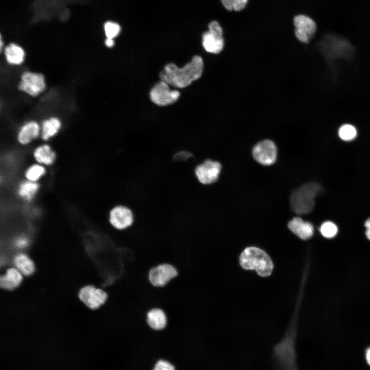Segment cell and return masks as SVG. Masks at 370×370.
<instances>
[{"mask_svg":"<svg viewBox=\"0 0 370 370\" xmlns=\"http://www.w3.org/2000/svg\"><path fill=\"white\" fill-rule=\"evenodd\" d=\"M203 69V62L202 58L195 55L189 62L181 68L173 63L166 64L159 76L161 81L169 85L182 88L198 80L201 76Z\"/></svg>","mask_w":370,"mask_h":370,"instance_id":"obj_1","label":"cell"},{"mask_svg":"<svg viewBox=\"0 0 370 370\" xmlns=\"http://www.w3.org/2000/svg\"><path fill=\"white\" fill-rule=\"evenodd\" d=\"M15 245L18 248H24L28 244V239L25 236H20L15 240Z\"/></svg>","mask_w":370,"mask_h":370,"instance_id":"obj_30","label":"cell"},{"mask_svg":"<svg viewBox=\"0 0 370 370\" xmlns=\"http://www.w3.org/2000/svg\"><path fill=\"white\" fill-rule=\"evenodd\" d=\"M321 234L326 238H332L338 232V228L335 224L327 221L323 223L320 229Z\"/></svg>","mask_w":370,"mask_h":370,"instance_id":"obj_24","label":"cell"},{"mask_svg":"<svg viewBox=\"0 0 370 370\" xmlns=\"http://www.w3.org/2000/svg\"><path fill=\"white\" fill-rule=\"evenodd\" d=\"M39 188V184L35 182L29 180L25 181L20 184L18 194L26 200H30L36 194Z\"/></svg>","mask_w":370,"mask_h":370,"instance_id":"obj_22","label":"cell"},{"mask_svg":"<svg viewBox=\"0 0 370 370\" xmlns=\"http://www.w3.org/2000/svg\"><path fill=\"white\" fill-rule=\"evenodd\" d=\"M134 216L131 209L127 206L118 205L113 208L109 213V221L116 229L123 230L132 226Z\"/></svg>","mask_w":370,"mask_h":370,"instance_id":"obj_10","label":"cell"},{"mask_svg":"<svg viewBox=\"0 0 370 370\" xmlns=\"http://www.w3.org/2000/svg\"><path fill=\"white\" fill-rule=\"evenodd\" d=\"M105 45L108 47H112L114 45V40L112 39L107 38L105 41Z\"/></svg>","mask_w":370,"mask_h":370,"instance_id":"obj_31","label":"cell"},{"mask_svg":"<svg viewBox=\"0 0 370 370\" xmlns=\"http://www.w3.org/2000/svg\"><path fill=\"white\" fill-rule=\"evenodd\" d=\"M177 268L173 264L162 263L152 267L149 271L147 279L152 286L160 288L167 286L178 275Z\"/></svg>","mask_w":370,"mask_h":370,"instance_id":"obj_5","label":"cell"},{"mask_svg":"<svg viewBox=\"0 0 370 370\" xmlns=\"http://www.w3.org/2000/svg\"><path fill=\"white\" fill-rule=\"evenodd\" d=\"M202 44L206 51L217 54L221 52L224 48V40L223 38H218L208 31L202 35Z\"/></svg>","mask_w":370,"mask_h":370,"instance_id":"obj_18","label":"cell"},{"mask_svg":"<svg viewBox=\"0 0 370 370\" xmlns=\"http://www.w3.org/2000/svg\"><path fill=\"white\" fill-rule=\"evenodd\" d=\"M294 316L283 339L275 346L273 355L275 370H297L294 348Z\"/></svg>","mask_w":370,"mask_h":370,"instance_id":"obj_3","label":"cell"},{"mask_svg":"<svg viewBox=\"0 0 370 370\" xmlns=\"http://www.w3.org/2000/svg\"><path fill=\"white\" fill-rule=\"evenodd\" d=\"M221 169V166L219 162L207 159L195 167L194 173L200 183L210 184L217 180Z\"/></svg>","mask_w":370,"mask_h":370,"instance_id":"obj_8","label":"cell"},{"mask_svg":"<svg viewBox=\"0 0 370 370\" xmlns=\"http://www.w3.org/2000/svg\"><path fill=\"white\" fill-rule=\"evenodd\" d=\"M145 319L148 326L155 330L163 329L168 321L166 313L160 307H153L150 309L146 313Z\"/></svg>","mask_w":370,"mask_h":370,"instance_id":"obj_13","label":"cell"},{"mask_svg":"<svg viewBox=\"0 0 370 370\" xmlns=\"http://www.w3.org/2000/svg\"><path fill=\"white\" fill-rule=\"evenodd\" d=\"M0 47H1V50L3 49V42L2 38V36H1V40H0Z\"/></svg>","mask_w":370,"mask_h":370,"instance_id":"obj_35","label":"cell"},{"mask_svg":"<svg viewBox=\"0 0 370 370\" xmlns=\"http://www.w3.org/2000/svg\"><path fill=\"white\" fill-rule=\"evenodd\" d=\"M45 173V168L41 165L35 164L30 166L25 172L28 180L35 182Z\"/></svg>","mask_w":370,"mask_h":370,"instance_id":"obj_23","label":"cell"},{"mask_svg":"<svg viewBox=\"0 0 370 370\" xmlns=\"http://www.w3.org/2000/svg\"><path fill=\"white\" fill-rule=\"evenodd\" d=\"M364 226L366 229L370 228V218L366 220L364 223Z\"/></svg>","mask_w":370,"mask_h":370,"instance_id":"obj_33","label":"cell"},{"mask_svg":"<svg viewBox=\"0 0 370 370\" xmlns=\"http://www.w3.org/2000/svg\"><path fill=\"white\" fill-rule=\"evenodd\" d=\"M321 190L317 183L309 182L294 190L290 196L292 210L299 215L306 214L314 207V199Z\"/></svg>","mask_w":370,"mask_h":370,"instance_id":"obj_4","label":"cell"},{"mask_svg":"<svg viewBox=\"0 0 370 370\" xmlns=\"http://www.w3.org/2000/svg\"><path fill=\"white\" fill-rule=\"evenodd\" d=\"M288 227L294 234L303 240L308 239L313 234V226L299 217H295L290 220Z\"/></svg>","mask_w":370,"mask_h":370,"instance_id":"obj_15","label":"cell"},{"mask_svg":"<svg viewBox=\"0 0 370 370\" xmlns=\"http://www.w3.org/2000/svg\"><path fill=\"white\" fill-rule=\"evenodd\" d=\"M33 156L39 163L50 165L53 163L55 155L49 145L43 144L34 150Z\"/></svg>","mask_w":370,"mask_h":370,"instance_id":"obj_20","label":"cell"},{"mask_svg":"<svg viewBox=\"0 0 370 370\" xmlns=\"http://www.w3.org/2000/svg\"><path fill=\"white\" fill-rule=\"evenodd\" d=\"M22 275L16 268H9L1 278V286L8 290L17 287L22 281Z\"/></svg>","mask_w":370,"mask_h":370,"instance_id":"obj_19","label":"cell"},{"mask_svg":"<svg viewBox=\"0 0 370 370\" xmlns=\"http://www.w3.org/2000/svg\"><path fill=\"white\" fill-rule=\"evenodd\" d=\"M79 296L80 300L91 309L98 308L106 302L107 298L105 291L90 285L82 288Z\"/></svg>","mask_w":370,"mask_h":370,"instance_id":"obj_12","label":"cell"},{"mask_svg":"<svg viewBox=\"0 0 370 370\" xmlns=\"http://www.w3.org/2000/svg\"><path fill=\"white\" fill-rule=\"evenodd\" d=\"M252 155L254 159L261 164L270 165L276 161L277 148L272 141L268 139L262 140L253 147Z\"/></svg>","mask_w":370,"mask_h":370,"instance_id":"obj_9","label":"cell"},{"mask_svg":"<svg viewBox=\"0 0 370 370\" xmlns=\"http://www.w3.org/2000/svg\"><path fill=\"white\" fill-rule=\"evenodd\" d=\"M240 267L246 270H255L262 277L270 276L274 264L270 255L262 249L255 246L245 248L239 256Z\"/></svg>","mask_w":370,"mask_h":370,"instance_id":"obj_2","label":"cell"},{"mask_svg":"<svg viewBox=\"0 0 370 370\" xmlns=\"http://www.w3.org/2000/svg\"><path fill=\"white\" fill-rule=\"evenodd\" d=\"M180 96L176 90H171L169 85L160 81L157 83L150 92L151 101L159 106H166L175 103Z\"/></svg>","mask_w":370,"mask_h":370,"instance_id":"obj_7","label":"cell"},{"mask_svg":"<svg viewBox=\"0 0 370 370\" xmlns=\"http://www.w3.org/2000/svg\"><path fill=\"white\" fill-rule=\"evenodd\" d=\"M293 24L297 38L303 43H308L316 31V24L309 17L298 15L294 17Z\"/></svg>","mask_w":370,"mask_h":370,"instance_id":"obj_11","label":"cell"},{"mask_svg":"<svg viewBox=\"0 0 370 370\" xmlns=\"http://www.w3.org/2000/svg\"><path fill=\"white\" fill-rule=\"evenodd\" d=\"M357 135L356 128L350 124L342 126L339 130V136L341 139L345 141L354 139Z\"/></svg>","mask_w":370,"mask_h":370,"instance_id":"obj_25","label":"cell"},{"mask_svg":"<svg viewBox=\"0 0 370 370\" xmlns=\"http://www.w3.org/2000/svg\"><path fill=\"white\" fill-rule=\"evenodd\" d=\"M209 31L213 35L220 38H223V29L219 24L215 21H213L208 25Z\"/></svg>","mask_w":370,"mask_h":370,"instance_id":"obj_28","label":"cell"},{"mask_svg":"<svg viewBox=\"0 0 370 370\" xmlns=\"http://www.w3.org/2000/svg\"><path fill=\"white\" fill-rule=\"evenodd\" d=\"M153 370H175V368L169 362L160 360L156 363Z\"/></svg>","mask_w":370,"mask_h":370,"instance_id":"obj_29","label":"cell"},{"mask_svg":"<svg viewBox=\"0 0 370 370\" xmlns=\"http://www.w3.org/2000/svg\"><path fill=\"white\" fill-rule=\"evenodd\" d=\"M104 31L107 38L114 39L120 33V27L116 23L107 22L104 24Z\"/></svg>","mask_w":370,"mask_h":370,"instance_id":"obj_27","label":"cell"},{"mask_svg":"<svg viewBox=\"0 0 370 370\" xmlns=\"http://www.w3.org/2000/svg\"><path fill=\"white\" fill-rule=\"evenodd\" d=\"M62 126L61 120L57 117H50L45 119L41 125V134L44 140L57 135Z\"/></svg>","mask_w":370,"mask_h":370,"instance_id":"obj_17","label":"cell"},{"mask_svg":"<svg viewBox=\"0 0 370 370\" xmlns=\"http://www.w3.org/2000/svg\"><path fill=\"white\" fill-rule=\"evenodd\" d=\"M17 87L31 97H36L46 89L45 77L41 73L25 71L21 75Z\"/></svg>","mask_w":370,"mask_h":370,"instance_id":"obj_6","label":"cell"},{"mask_svg":"<svg viewBox=\"0 0 370 370\" xmlns=\"http://www.w3.org/2000/svg\"><path fill=\"white\" fill-rule=\"evenodd\" d=\"M14 264L23 275H30L34 271V263L26 254L21 253L17 255L14 259Z\"/></svg>","mask_w":370,"mask_h":370,"instance_id":"obj_21","label":"cell"},{"mask_svg":"<svg viewBox=\"0 0 370 370\" xmlns=\"http://www.w3.org/2000/svg\"><path fill=\"white\" fill-rule=\"evenodd\" d=\"M4 55L7 62L11 65H20L25 61V52L20 45L12 43L4 49Z\"/></svg>","mask_w":370,"mask_h":370,"instance_id":"obj_16","label":"cell"},{"mask_svg":"<svg viewBox=\"0 0 370 370\" xmlns=\"http://www.w3.org/2000/svg\"><path fill=\"white\" fill-rule=\"evenodd\" d=\"M365 234L367 238L370 240V228L366 229Z\"/></svg>","mask_w":370,"mask_h":370,"instance_id":"obj_34","label":"cell"},{"mask_svg":"<svg viewBox=\"0 0 370 370\" xmlns=\"http://www.w3.org/2000/svg\"><path fill=\"white\" fill-rule=\"evenodd\" d=\"M41 126L34 120L25 122L20 128L17 139L20 143L27 144L36 138L41 133Z\"/></svg>","mask_w":370,"mask_h":370,"instance_id":"obj_14","label":"cell"},{"mask_svg":"<svg viewBox=\"0 0 370 370\" xmlns=\"http://www.w3.org/2000/svg\"><path fill=\"white\" fill-rule=\"evenodd\" d=\"M220 1L227 10L239 11L245 7L248 0H220Z\"/></svg>","mask_w":370,"mask_h":370,"instance_id":"obj_26","label":"cell"},{"mask_svg":"<svg viewBox=\"0 0 370 370\" xmlns=\"http://www.w3.org/2000/svg\"><path fill=\"white\" fill-rule=\"evenodd\" d=\"M365 358L367 363L370 365V347L366 350Z\"/></svg>","mask_w":370,"mask_h":370,"instance_id":"obj_32","label":"cell"}]
</instances>
